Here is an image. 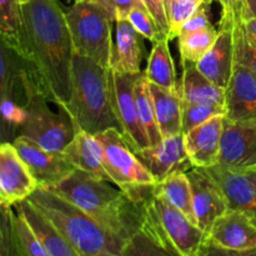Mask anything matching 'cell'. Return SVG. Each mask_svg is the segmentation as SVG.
I'll list each match as a JSON object with an SVG mask.
<instances>
[{
  "mask_svg": "<svg viewBox=\"0 0 256 256\" xmlns=\"http://www.w3.org/2000/svg\"><path fill=\"white\" fill-rule=\"evenodd\" d=\"M22 72L42 95L68 106L72 96V36L59 0L22 4Z\"/></svg>",
  "mask_w": 256,
  "mask_h": 256,
  "instance_id": "cell-1",
  "label": "cell"
},
{
  "mask_svg": "<svg viewBox=\"0 0 256 256\" xmlns=\"http://www.w3.org/2000/svg\"><path fill=\"white\" fill-rule=\"evenodd\" d=\"M49 189L76 205L124 242L142 229L146 198L135 202L112 182L75 169L66 179Z\"/></svg>",
  "mask_w": 256,
  "mask_h": 256,
  "instance_id": "cell-2",
  "label": "cell"
},
{
  "mask_svg": "<svg viewBox=\"0 0 256 256\" xmlns=\"http://www.w3.org/2000/svg\"><path fill=\"white\" fill-rule=\"evenodd\" d=\"M66 109L78 130L92 135L108 129L122 132L112 106L108 68L75 52L72 64V96Z\"/></svg>",
  "mask_w": 256,
  "mask_h": 256,
  "instance_id": "cell-3",
  "label": "cell"
},
{
  "mask_svg": "<svg viewBox=\"0 0 256 256\" xmlns=\"http://www.w3.org/2000/svg\"><path fill=\"white\" fill-rule=\"evenodd\" d=\"M26 200L50 220L80 256H122L124 240L104 229L65 198L38 186Z\"/></svg>",
  "mask_w": 256,
  "mask_h": 256,
  "instance_id": "cell-4",
  "label": "cell"
},
{
  "mask_svg": "<svg viewBox=\"0 0 256 256\" xmlns=\"http://www.w3.org/2000/svg\"><path fill=\"white\" fill-rule=\"evenodd\" d=\"M22 82L26 90V105L20 135L48 152H62L78 132L66 106L59 104L50 106L52 102L32 86L24 72Z\"/></svg>",
  "mask_w": 256,
  "mask_h": 256,
  "instance_id": "cell-5",
  "label": "cell"
},
{
  "mask_svg": "<svg viewBox=\"0 0 256 256\" xmlns=\"http://www.w3.org/2000/svg\"><path fill=\"white\" fill-rule=\"evenodd\" d=\"M75 52L109 68L115 18L100 2H75L65 12Z\"/></svg>",
  "mask_w": 256,
  "mask_h": 256,
  "instance_id": "cell-6",
  "label": "cell"
},
{
  "mask_svg": "<svg viewBox=\"0 0 256 256\" xmlns=\"http://www.w3.org/2000/svg\"><path fill=\"white\" fill-rule=\"evenodd\" d=\"M142 229L179 256H192L206 239V234L186 215L154 192L145 200Z\"/></svg>",
  "mask_w": 256,
  "mask_h": 256,
  "instance_id": "cell-7",
  "label": "cell"
},
{
  "mask_svg": "<svg viewBox=\"0 0 256 256\" xmlns=\"http://www.w3.org/2000/svg\"><path fill=\"white\" fill-rule=\"evenodd\" d=\"M22 62L0 35V142H12L25 120Z\"/></svg>",
  "mask_w": 256,
  "mask_h": 256,
  "instance_id": "cell-8",
  "label": "cell"
},
{
  "mask_svg": "<svg viewBox=\"0 0 256 256\" xmlns=\"http://www.w3.org/2000/svg\"><path fill=\"white\" fill-rule=\"evenodd\" d=\"M95 136L102 144V164L112 184L125 190L156 182L149 170L138 159L120 130L108 129Z\"/></svg>",
  "mask_w": 256,
  "mask_h": 256,
  "instance_id": "cell-9",
  "label": "cell"
},
{
  "mask_svg": "<svg viewBox=\"0 0 256 256\" xmlns=\"http://www.w3.org/2000/svg\"><path fill=\"white\" fill-rule=\"evenodd\" d=\"M140 74H122L108 68L112 106L122 125V135L132 150L150 146L149 138L139 120L134 96V84Z\"/></svg>",
  "mask_w": 256,
  "mask_h": 256,
  "instance_id": "cell-10",
  "label": "cell"
},
{
  "mask_svg": "<svg viewBox=\"0 0 256 256\" xmlns=\"http://www.w3.org/2000/svg\"><path fill=\"white\" fill-rule=\"evenodd\" d=\"M39 186L28 165L10 142H0V202L15 206Z\"/></svg>",
  "mask_w": 256,
  "mask_h": 256,
  "instance_id": "cell-11",
  "label": "cell"
},
{
  "mask_svg": "<svg viewBox=\"0 0 256 256\" xmlns=\"http://www.w3.org/2000/svg\"><path fill=\"white\" fill-rule=\"evenodd\" d=\"M12 144L28 165L39 186L46 189L54 188L72 175L75 170L74 165L62 152H48L22 135L15 138Z\"/></svg>",
  "mask_w": 256,
  "mask_h": 256,
  "instance_id": "cell-12",
  "label": "cell"
},
{
  "mask_svg": "<svg viewBox=\"0 0 256 256\" xmlns=\"http://www.w3.org/2000/svg\"><path fill=\"white\" fill-rule=\"evenodd\" d=\"M219 162L244 172L256 168V125L224 116Z\"/></svg>",
  "mask_w": 256,
  "mask_h": 256,
  "instance_id": "cell-13",
  "label": "cell"
},
{
  "mask_svg": "<svg viewBox=\"0 0 256 256\" xmlns=\"http://www.w3.org/2000/svg\"><path fill=\"white\" fill-rule=\"evenodd\" d=\"M186 175L192 185L195 222L206 234L215 220L229 210L226 200L202 168H190Z\"/></svg>",
  "mask_w": 256,
  "mask_h": 256,
  "instance_id": "cell-14",
  "label": "cell"
},
{
  "mask_svg": "<svg viewBox=\"0 0 256 256\" xmlns=\"http://www.w3.org/2000/svg\"><path fill=\"white\" fill-rule=\"evenodd\" d=\"M132 152L142 162V164L149 170L156 182L178 170L188 172L189 170L188 168L192 166L188 159L182 132L164 138L156 145L132 150Z\"/></svg>",
  "mask_w": 256,
  "mask_h": 256,
  "instance_id": "cell-15",
  "label": "cell"
},
{
  "mask_svg": "<svg viewBox=\"0 0 256 256\" xmlns=\"http://www.w3.org/2000/svg\"><path fill=\"white\" fill-rule=\"evenodd\" d=\"M202 169L224 195L228 208L245 212L256 225V194L246 172L232 169L220 162Z\"/></svg>",
  "mask_w": 256,
  "mask_h": 256,
  "instance_id": "cell-16",
  "label": "cell"
},
{
  "mask_svg": "<svg viewBox=\"0 0 256 256\" xmlns=\"http://www.w3.org/2000/svg\"><path fill=\"white\" fill-rule=\"evenodd\" d=\"M235 20H220L218 38L209 52L195 62L196 69L206 79L224 88L229 85L234 70V40H232V24Z\"/></svg>",
  "mask_w": 256,
  "mask_h": 256,
  "instance_id": "cell-17",
  "label": "cell"
},
{
  "mask_svg": "<svg viewBox=\"0 0 256 256\" xmlns=\"http://www.w3.org/2000/svg\"><path fill=\"white\" fill-rule=\"evenodd\" d=\"M206 240L230 250L256 249V225L245 212L229 209L215 220Z\"/></svg>",
  "mask_w": 256,
  "mask_h": 256,
  "instance_id": "cell-18",
  "label": "cell"
},
{
  "mask_svg": "<svg viewBox=\"0 0 256 256\" xmlns=\"http://www.w3.org/2000/svg\"><path fill=\"white\" fill-rule=\"evenodd\" d=\"M225 110L232 122L256 125V76L238 64L225 89Z\"/></svg>",
  "mask_w": 256,
  "mask_h": 256,
  "instance_id": "cell-19",
  "label": "cell"
},
{
  "mask_svg": "<svg viewBox=\"0 0 256 256\" xmlns=\"http://www.w3.org/2000/svg\"><path fill=\"white\" fill-rule=\"evenodd\" d=\"M224 116H212L184 134L188 159L192 168H208L219 162Z\"/></svg>",
  "mask_w": 256,
  "mask_h": 256,
  "instance_id": "cell-20",
  "label": "cell"
},
{
  "mask_svg": "<svg viewBox=\"0 0 256 256\" xmlns=\"http://www.w3.org/2000/svg\"><path fill=\"white\" fill-rule=\"evenodd\" d=\"M114 25L109 68L122 74H139L142 72V36L128 19H116Z\"/></svg>",
  "mask_w": 256,
  "mask_h": 256,
  "instance_id": "cell-21",
  "label": "cell"
},
{
  "mask_svg": "<svg viewBox=\"0 0 256 256\" xmlns=\"http://www.w3.org/2000/svg\"><path fill=\"white\" fill-rule=\"evenodd\" d=\"M75 169L82 170L98 179L112 182L102 164V148L95 135L78 130L74 139L62 152Z\"/></svg>",
  "mask_w": 256,
  "mask_h": 256,
  "instance_id": "cell-22",
  "label": "cell"
},
{
  "mask_svg": "<svg viewBox=\"0 0 256 256\" xmlns=\"http://www.w3.org/2000/svg\"><path fill=\"white\" fill-rule=\"evenodd\" d=\"M14 208L22 215L29 226L44 244L52 256H80L75 248L65 239L64 235L44 216L29 200L16 204Z\"/></svg>",
  "mask_w": 256,
  "mask_h": 256,
  "instance_id": "cell-23",
  "label": "cell"
},
{
  "mask_svg": "<svg viewBox=\"0 0 256 256\" xmlns=\"http://www.w3.org/2000/svg\"><path fill=\"white\" fill-rule=\"evenodd\" d=\"M180 99L192 104H212L225 106V89L218 86L204 76L195 66V62L182 64Z\"/></svg>",
  "mask_w": 256,
  "mask_h": 256,
  "instance_id": "cell-24",
  "label": "cell"
},
{
  "mask_svg": "<svg viewBox=\"0 0 256 256\" xmlns=\"http://www.w3.org/2000/svg\"><path fill=\"white\" fill-rule=\"evenodd\" d=\"M154 104L155 119L162 138L182 132V99L179 92H170L165 88L149 82Z\"/></svg>",
  "mask_w": 256,
  "mask_h": 256,
  "instance_id": "cell-25",
  "label": "cell"
},
{
  "mask_svg": "<svg viewBox=\"0 0 256 256\" xmlns=\"http://www.w3.org/2000/svg\"><path fill=\"white\" fill-rule=\"evenodd\" d=\"M152 192L156 196L162 198L178 210L186 215L194 224H196L192 209V192L186 172L178 170L165 179L155 182Z\"/></svg>",
  "mask_w": 256,
  "mask_h": 256,
  "instance_id": "cell-26",
  "label": "cell"
},
{
  "mask_svg": "<svg viewBox=\"0 0 256 256\" xmlns=\"http://www.w3.org/2000/svg\"><path fill=\"white\" fill-rule=\"evenodd\" d=\"M144 74L149 82L165 88L170 92H179L174 59L169 49V39H159L152 42V49Z\"/></svg>",
  "mask_w": 256,
  "mask_h": 256,
  "instance_id": "cell-27",
  "label": "cell"
},
{
  "mask_svg": "<svg viewBox=\"0 0 256 256\" xmlns=\"http://www.w3.org/2000/svg\"><path fill=\"white\" fill-rule=\"evenodd\" d=\"M0 35L22 60L24 34L22 4L19 0H0Z\"/></svg>",
  "mask_w": 256,
  "mask_h": 256,
  "instance_id": "cell-28",
  "label": "cell"
},
{
  "mask_svg": "<svg viewBox=\"0 0 256 256\" xmlns=\"http://www.w3.org/2000/svg\"><path fill=\"white\" fill-rule=\"evenodd\" d=\"M134 96L136 102L138 115L139 120L149 138L150 146L159 144L162 140V134L158 128L156 119H155L154 104H152V92L149 89V80L145 76L144 72H142L140 76L134 84Z\"/></svg>",
  "mask_w": 256,
  "mask_h": 256,
  "instance_id": "cell-29",
  "label": "cell"
},
{
  "mask_svg": "<svg viewBox=\"0 0 256 256\" xmlns=\"http://www.w3.org/2000/svg\"><path fill=\"white\" fill-rule=\"evenodd\" d=\"M216 38L218 29H215V26L180 35L178 38V46H179L182 64L199 62L214 45Z\"/></svg>",
  "mask_w": 256,
  "mask_h": 256,
  "instance_id": "cell-30",
  "label": "cell"
},
{
  "mask_svg": "<svg viewBox=\"0 0 256 256\" xmlns=\"http://www.w3.org/2000/svg\"><path fill=\"white\" fill-rule=\"evenodd\" d=\"M234 64L244 66L256 76V39L248 32L242 15L232 24Z\"/></svg>",
  "mask_w": 256,
  "mask_h": 256,
  "instance_id": "cell-31",
  "label": "cell"
},
{
  "mask_svg": "<svg viewBox=\"0 0 256 256\" xmlns=\"http://www.w3.org/2000/svg\"><path fill=\"white\" fill-rule=\"evenodd\" d=\"M12 229L18 250L22 256H52L38 239L22 215L12 209Z\"/></svg>",
  "mask_w": 256,
  "mask_h": 256,
  "instance_id": "cell-32",
  "label": "cell"
},
{
  "mask_svg": "<svg viewBox=\"0 0 256 256\" xmlns=\"http://www.w3.org/2000/svg\"><path fill=\"white\" fill-rule=\"evenodd\" d=\"M122 256H179L142 229L124 242Z\"/></svg>",
  "mask_w": 256,
  "mask_h": 256,
  "instance_id": "cell-33",
  "label": "cell"
},
{
  "mask_svg": "<svg viewBox=\"0 0 256 256\" xmlns=\"http://www.w3.org/2000/svg\"><path fill=\"white\" fill-rule=\"evenodd\" d=\"M225 106L212 104H192L182 102V132L186 134L212 116L225 114Z\"/></svg>",
  "mask_w": 256,
  "mask_h": 256,
  "instance_id": "cell-34",
  "label": "cell"
},
{
  "mask_svg": "<svg viewBox=\"0 0 256 256\" xmlns=\"http://www.w3.org/2000/svg\"><path fill=\"white\" fill-rule=\"evenodd\" d=\"M164 2L169 24V40H172L178 38L182 25L199 9L202 4L185 2L180 0H164Z\"/></svg>",
  "mask_w": 256,
  "mask_h": 256,
  "instance_id": "cell-35",
  "label": "cell"
},
{
  "mask_svg": "<svg viewBox=\"0 0 256 256\" xmlns=\"http://www.w3.org/2000/svg\"><path fill=\"white\" fill-rule=\"evenodd\" d=\"M126 19L144 39L150 40L152 42H158L160 39L159 30L155 24V20L152 19V14L145 8V5H138V6L132 8L128 14Z\"/></svg>",
  "mask_w": 256,
  "mask_h": 256,
  "instance_id": "cell-36",
  "label": "cell"
},
{
  "mask_svg": "<svg viewBox=\"0 0 256 256\" xmlns=\"http://www.w3.org/2000/svg\"><path fill=\"white\" fill-rule=\"evenodd\" d=\"M14 239L12 208L0 202V256H5Z\"/></svg>",
  "mask_w": 256,
  "mask_h": 256,
  "instance_id": "cell-37",
  "label": "cell"
},
{
  "mask_svg": "<svg viewBox=\"0 0 256 256\" xmlns=\"http://www.w3.org/2000/svg\"><path fill=\"white\" fill-rule=\"evenodd\" d=\"M145 8L149 10L152 19L155 20L160 39H169V24H168L166 10L164 0H142Z\"/></svg>",
  "mask_w": 256,
  "mask_h": 256,
  "instance_id": "cell-38",
  "label": "cell"
},
{
  "mask_svg": "<svg viewBox=\"0 0 256 256\" xmlns=\"http://www.w3.org/2000/svg\"><path fill=\"white\" fill-rule=\"evenodd\" d=\"M192 256H256V249L252 250H230L215 245L205 239L199 249Z\"/></svg>",
  "mask_w": 256,
  "mask_h": 256,
  "instance_id": "cell-39",
  "label": "cell"
},
{
  "mask_svg": "<svg viewBox=\"0 0 256 256\" xmlns=\"http://www.w3.org/2000/svg\"><path fill=\"white\" fill-rule=\"evenodd\" d=\"M104 5L116 19H126L130 10L138 5H144L142 0H95Z\"/></svg>",
  "mask_w": 256,
  "mask_h": 256,
  "instance_id": "cell-40",
  "label": "cell"
},
{
  "mask_svg": "<svg viewBox=\"0 0 256 256\" xmlns=\"http://www.w3.org/2000/svg\"><path fill=\"white\" fill-rule=\"evenodd\" d=\"M222 5V22L235 20L242 15L245 0H218Z\"/></svg>",
  "mask_w": 256,
  "mask_h": 256,
  "instance_id": "cell-41",
  "label": "cell"
},
{
  "mask_svg": "<svg viewBox=\"0 0 256 256\" xmlns=\"http://www.w3.org/2000/svg\"><path fill=\"white\" fill-rule=\"evenodd\" d=\"M242 20L244 22L245 28H246L248 32L256 39V18L252 16V15L242 12Z\"/></svg>",
  "mask_w": 256,
  "mask_h": 256,
  "instance_id": "cell-42",
  "label": "cell"
},
{
  "mask_svg": "<svg viewBox=\"0 0 256 256\" xmlns=\"http://www.w3.org/2000/svg\"><path fill=\"white\" fill-rule=\"evenodd\" d=\"M242 12L252 15V16L256 18V0H245V4Z\"/></svg>",
  "mask_w": 256,
  "mask_h": 256,
  "instance_id": "cell-43",
  "label": "cell"
},
{
  "mask_svg": "<svg viewBox=\"0 0 256 256\" xmlns=\"http://www.w3.org/2000/svg\"><path fill=\"white\" fill-rule=\"evenodd\" d=\"M5 256H22V255H20L19 250H18L16 242H15V239H14V242H12V244L10 245L9 250H8V252L5 254Z\"/></svg>",
  "mask_w": 256,
  "mask_h": 256,
  "instance_id": "cell-44",
  "label": "cell"
},
{
  "mask_svg": "<svg viewBox=\"0 0 256 256\" xmlns=\"http://www.w3.org/2000/svg\"><path fill=\"white\" fill-rule=\"evenodd\" d=\"M246 172V175L249 176V179L252 180V186H254L255 194H256V168H252V169L248 170V172Z\"/></svg>",
  "mask_w": 256,
  "mask_h": 256,
  "instance_id": "cell-45",
  "label": "cell"
},
{
  "mask_svg": "<svg viewBox=\"0 0 256 256\" xmlns=\"http://www.w3.org/2000/svg\"><path fill=\"white\" fill-rule=\"evenodd\" d=\"M180 2H194V4H202L205 0H180Z\"/></svg>",
  "mask_w": 256,
  "mask_h": 256,
  "instance_id": "cell-46",
  "label": "cell"
},
{
  "mask_svg": "<svg viewBox=\"0 0 256 256\" xmlns=\"http://www.w3.org/2000/svg\"><path fill=\"white\" fill-rule=\"evenodd\" d=\"M19 2H20V4H25V2H30V0H19Z\"/></svg>",
  "mask_w": 256,
  "mask_h": 256,
  "instance_id": "cell-47",
  "label": "cell"
},
{
  "mask_svg": "<svg viewBox=\"0 0 256 256\" xmlns=\"http://www.w3.org/2000/svg\"><path fill=\"white\" fill-rule=\"evenodd\" d=\"M75 2H92V0H75Z\"/></svg>",
  "mask_w": 256,
  "mask_h": 256,
  "instance_id": "cell-48",
  "label": "cell"
}]
</instances>
